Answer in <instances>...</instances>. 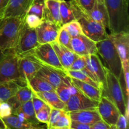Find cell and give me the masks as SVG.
<instances>
[{"instance_id": "12", "label": "cell", "mask_w": 129, "mask_h": 129, "mask_svg": "<svg viewBox=\"0 0 129 129\" xmlns=\"http://www.w3.org/2000/svg\"><path fill=\"white\" fill-rule=\"evenodd\" d=\"M98 102L84 95L78 89L66 103L65 110L68 112L97 108Z\"/></svg>"}, {"instance_id": "1", "label": "cell", "mask_w": 129, "mask_h": 129, "mask_svg": "<svg viewBox=\"0 0 129 129\" xmlns=\"http://www.w3.org/2000/svg\"><path fill=\"white\" fill-rule=\"evenodd\" d=\"M110 34L128 32V0H105Z\"/></svg>"}, {"instance_id": "32", "label": "cell", "mask_w": 129, "mask_h": 129, "mask_svg": "<svg viewBox=\"0 0 129 129\" xmlns=\"http://www.w3.org/2000/svg\"><path fill=\"white\" fill-rule=\"evenodd\" d=\"M65 73L66 74L67 76H68L69 77V78H74V79H78V80L81 81L88 83V84H91V85L94 86V87L100 88V89H102V86H101V85L99 83L93 81L91 78H90L89 76H88L86 74H84V73H83V71H74L68 69V70L65 71Z\"/></svg>"}, {"instance_id": "29", "label": "cell", "mask_w": 129, "mask_h": 129, "mask_svg": "<svg viewBox=\"0 0 129 129\" xmlns=\"http://www.w3.org/2000/svg\"><path fill=\"white\" fill-rule=\"evenodd\" d=\"M20 86L17 81H15L0 83V100L7 102L15 95Z\"/></svg>"}, {"instance_id": "23", "label": "cell", "mask_w": 129, "mask_h": 129, "mask_svg": "<svg viewBox=\"0 0 129 129\" xmlns=\"http://www.w3.org/2000/svg\"><path fill=\"white\" fill-rule=\"evenodd\" d=\"M31 97L32 90L28 84H26L20 86L15 95L10 98L6 102L12 108L13 113V112L18 108L21 104L31 100Z\"/></svg>"}, {"instance_id": "11", "label": "cell", "mask_w": 129, "mask_h": 129, "mask_svg": "<svg viewBox=\"0 0 129 129\" xmlns=\"http://www.w3.org/2000/svg\"><path fill=\"white\" fill-rule=\"evenodd\" d=\"M97 110L102 120L110 126L115 125L118 117L121 115L115 105L103 96H102L98 102Z\"/></svg>"}, {"instance_id": "49", "label": "cell", "mask_w": 129, "mask_h": 129, "mask_svg": "<svg viewBox=\"0 0 129 129\" xmlns=\"http://www.w3.org/2000/svg\"><path fill=\"white\" fill-rule=\"evenodd\" d=\"M5 18H4V16H1L0 17V32H1V28H2L3 26L4 22H5Z\"/></svg>"}, {"instance_id": "9", "label": "cell", "mask_w": 129, "mask_h": 129, "mask_svg": "<svg viewBox=\"0 0 129 129\" xmlns=\"http://www.w3.org/2000/svg\"><path fill=\"white\" fill-rule=\"evenodd\" d=\"M39 45L36 29L25 23L15 52L18 55L31 52Z\"/></svg>"}, {"instance_id": "20", "label": "cell", "mask_w": 129, "mask_h": 129, "mask_svg": "<svg viewBox=\"0 0 129 129\" xmlns=\"http://www.w3.org/2000/svg\"><path fill=\"white\" fill-rule=\"evenodd\" d=\"M69 113L71 120L90 125L102 120L97 108L76 111Z\"/></svg>"}, {"instance_id": "21", "label": "cell", "mask_w": 129, "mask_h": 129, "mask_svg": "<svg viewBox=\"0 0 129 129\" xmlns=\"http://www.w3.org/2000/svg\"><path fill=\"white\" fill-rule=\"evenodd\" d=\"M59 8L60 2L55 0H45L42 20L51 21L59 26H62Z\"/></svg>"}, {"instance_id": "2", "label": "cell", "mask_w": 129, "mask_h": 129, "mask_svg": "<svg viewBox=\"0 0 129 129\" xmlns=\"http://www.w3.org/2000/svg\"><path fill=\"white\" fill-rule=\"evenodd\" d=\"M69 2L73 9L75 20L80 24L83 34L84 35L95 42L108 37L107 28L103 25L92 19L77 1L70 0Z\"/></svg>"}, {"instance_id": "35", "label": "cell", "mask_w": 129, "mask_h": 129, "mask_svg": "<svg viewBox=\"0 0 129 129\" xmlns=\"http://www.w3.org/2000/svg\"><path fill=\"white\" fill-rule=\"evenodd\" d=\"M71 37L69 35L68 31L64 27L61 26L59 29L57 41L60 44L62 45L63 46L71 50Z\"/></svg>"}, {"instance_id": "37", "label": "cell", "mask_w": 129, "mask_h": 129, "mask_svg": "<svg viewBox=\"0 0 129 129\" xmlns=\"http://www.w3.org/2000/svg\"><path fill=\"white\" fill-rule=\"evenodd\" d=\"M25 24L30 28H36L40 24L42 20L34 15H26L25 17Z\"/></svg>"}, {"instance_id": "51", "label": "cell", "mask_w": 129, "mask_h": 129, "mask_svg": "<svg viewBox=\"0 0 129 129\" xmlns=\"http://www.w3.org/2000/svg\"><path fill=\"white\" fill-rule=\"evenodd\" d=\"M47 129H73L72 128H47Z\"/></svg>"}, {"instance_id": "50", "label": "cell", "mask_w": 129, "mask_h": 129, "mask_svg": "<svg viewBox=\"0 0 129 129\" xmlns=\"http://www.w3.org/2000/svg\"><path fill=\"white\" fill-rule=\"evenodd\" d=\"M110 129H117V128L115 125H112L110 126Z\"/></svg>"}, {"instance_id": "30", "label": "cell", "mask_w": 129, "mask_h": 129, "mask_svg": "<svg viewBox=\"0 0 129 129\" xmlns=\"http://www.w3.org/2000/svg\"><path fill=\"white\" fill-rule=\"evenodd\" d=\"M31 90L35 93L44 91H55V88L43 78L36 75L33 77L28 83Z\"/></svg>"}, {"instance_id": "44", "label": "cell", "mask_w": 129, "mask_h": 129, "mask_svg": "<svg viewBox=\"0 0 129 129\" xmlns=\"http://www.w3.org/2000/svg\"><path fill=\"white\" fill-rule=\"evenodd\" d=\"M71 128L73 129H91V125L71 120Z\"/></svg>"}, {"instance_id": "17", "label": "cell", "mask_w": 129, "mask_h": 129, "mask_svg": "<svg viewBox=\"0 0 129 129\" xmlns=\"http://www.w3.org/2000/svg\"><path fill=\"white\" fill-rule=\"evenodd\" d=\"M71 123L69 112L64 110L51 108L47 128H68L71 127Z\"/></svg>"}, {"instance_id": "43", "label": "cell", "mask_w": 129, "mask_h": 129, "mask_svg": "<svg viewBox=\"0 0 129 129\" xmlns=\"http://www.w3.org/2000/svg\"><path fill=\"white\" fill-rule=\"evenodd\" d=\"M110 126L102 120L91 125V129H110Z\"/></svg>"}, {"instance_id": "46", "label": "cell", "mask_w": 129, "mask_h": 129, "mask_svg": "<svg viewBox=\"0 0 129 129\" xmlns=\"http://www.w3.org/2000/svg\"><path fill=\"white\" fill-rule=\"evenodd\" d=\"M7 53L8 52H6L3 51V50L0 48V62H1L4 58H5V57L6 56Z\"/></svg>"}, {"instance_id": "40", "label": "cell", "mask_w": 129, "mask_h": 129, "mask_svg": "<svg viewBox=\"0 0 129 129\" xmlns=\"http://www.w3.org/2000/svg\"><path fill=\"white\" fill-rule=\"evenodd\" d=\"M12 114V108L6 102H3L0 107V117L1 118Z\"/></svg>"}, {"instance_id": "18", "label": "cell", "mask_w": 129, "mask_h": 129, "mask_svg": "<svg viewBox=\"0 0 129 129\" xmlns=\"http://www.w3.org/2000/svg\"><path fill=\"white\" fill-rule=\"evenodd\" d=\"M50 44L55 50L61 65L65 71L68 70L73 62L78 57L79 55L76 54L71 49L59 44L57 40Z\"/></svg>"}, {"instance_id": "22", "label": "cell", "mask_w": 129, "mask_h": 129, "mask_svg": "<svg viewBox=\"0 0 129 129\" xmlns=\"http://www.w3.org/2000/svg\"><path fill=\"white\" fill-rule=\"evenodd\" d=\"M88 14L92 19L108 28V18L105 0H95L91 10Z\"/></svg>"}, {"instance_id": "6", "label": "cell", "mask_w": 129, "mask_h": 129, "mask_svg": "<svg viewBox=\"0 0 129 129\" xmlns=\"http://www.w3.org/2000/svg\"><path fill=\"white\" fill-rule=\"evenodd\" d=\"M43 64L37 59L32 52L18 55V71L20 84H28L30 79L35 76Z\"/></svg>"}, {"instance_id": "3", "label": "cell", "mask_w": 129, "mask_h": 129, "mask_svg": "<svg viewBox=\"0 0 129 129\" xmlns=\"http://www.w3.org/2000/svg\"><path fill=\"white\" fill-rule=\"evenodd\" d=\"M25 23V17L5 18L0 32V48L3 51L15 52Z\"/></svg>"}, {"instance_id": "4", "label": "cell", "mask_w": 129, "mask_h": 129, "mask_svg": "<svg viewBox=\"0 0 129 129\" xmlns=\"http://www.w3.org/2000/svg\"><path fill=\"white\" fill-rule=\"evenodd\" d=\"M96 47L98 54L105 63L104 66L118 79L122 71V62L114 45L108 37L101 41L97 42Z\"/></svg>"}, {"instance_id": "39", "label": "cell", "mask_w": 129, "mask_h": 129, "mask_svg": "<svg viewBox=\"0 0 129 129\" xmlns=\"http://www.w3.org/2000/svg\"><path fill=\"white\" fill-rule=\"evenodd\" d=\"M86 66V62L84 57L78 56V57L74 60L69 68V70L81 71L84 69Z\"/></svg>"}, {"instance_id": "24", "label": "cell", "mask_w": 129, "mask_h": 129, "mask_svg": "<svg viewBox=\"0 0 129 129\" xmlns=\"http://www.w3.org/2000/svg\"><path fill=\"white\" fill-rule=\"evenodd\" d=\"M12 113L17 115L20 118L26 120L31 124L40 125V123L36 118V113L31 100L21 104L18 108L14 110Z\"/></svg>"}, {"instance_id": "28", "label": "cell", "mask_w": 129, "mask_h": 129, "mask_svg": "<svg viewBox=\"0 0 129 129\" xmlns=\"http://www.w3.org/2000/svg\"><path fill=\"white\" fill-rule=\"evenodd\" d=\"M2 119L6 125V129H30L31 126L34 125L26 120L20 118L13 113Z\"/></svg>"}, {"instance_id": "36", "label": "cell", "mask_w": 129, "mask_h": 129, "mask_svg": "<svg viewBox=\"0 0 129 129\" xmlns=\"http://www.w3.org/2000/svg\"><path fill=\"white\" fill-rule=\"evenodd\" d=\"M51 107L47 105L45 107L40 110L36 113V118L40 123H45L47 125L50 118Z\"/></svg>"}, {"instance_id": "19", "label": "cell", "mask_w": 129, "mask_h": 129, "mask_svg": "<svg viewBox=\"0 0 129 129\" xmlns=\"http://www.w3.org/2000/svg\"><path fill=\"white\" fill-rule=\"evenodd\" d=\"M37 75L49 82L55 90V88L60 84L66 74L64 71L43 65Z\"/></svg>"}, {"instance_id": "34", "label": "cell", "mask_w": 129, "mask_h": 129, "mask_svg": "<svg viewBox=\"0 0 129 129\" xmlns=\"http://www.w3.org/2000/svg\"><path fill=\"white\" fill-rule=\"evenodd\" d=\"M62 26L64 27L68 31L71 38L76 37L83 34L81 26L79 22L76 20H73L65 25H63Z\"/></svg>"}, {"instance_id": "52", "label": "cell", "mask_w": 129, "mask_h": 129, "mask_svg": "<svg viewBox=\"0 0 129 129\" xmlns=\"http://www.w3.org/2000/svg\"><path fill=\"white\" fill-rule=\"evenodd\" d=\"M55 1H59V2H62V1H64L65 0H55Z\"/></svg>"}, {"instance_id": "25", "label": "cell", "mask_w": 129, "mask_h": 129, "mask_svg": "<svg viewBox=\"0 0 129 129\" xmlns=\"http://www.w3.org/2000/svg\"><path fill=\"white\" fill-rule=\"evenodd\" d=\"M72 84L82 93L89 98L99 102L102 96V91L100 88L94 87L91 84L81 81L78 79L70 78Z\"/></svg>"}, {"instance_id": "31", "label": "cell", "mask_w": 129, "mask_h": 129, "mask_svg": "<svg viewBox=\"0 0 129 129\" xmlns=\"http://www.w3.org/2000/svg\"><path fill=\"white\" fill-rule=\"evenodd\" d=\"M60 15L62 25H65L68 23L75 20L73 9L69 1L60 2Z\"/></svg>"}, {"instance_id": "14", "label": "cell", "mask_w": 129, "mask_h": 129, "mask_svg": "<svg viewBox=\"0 0 129 129\" xmlns=\"http://www.w3.org/2000/svg\"><path fill=\"white\" fill-rule=\"evenodd\" d=\"M60 27L51 21L42 20L35 28L39 44H44L56 41Z\"/></svg>"}, {"instance_id": "38", "label": "cell", "mask_w": 129, "mask_h": 129, "mask_svg": "<svg viewBox=\"0 0 129 129\" xmlns=\"http://www.w3.org/2000/svg\"><path fill=\"white\" fill-rule=\"evenodd\" d=\"M31 102H32L34 108L35 110V113L39 112L41 109H42L44 107L47 105V103H45L42 100L39 98L36 93L32 91V97H31Z\"/></svg>"}, {"instance_id": "8", "label": "cell", "mask_w": 129, "mask_h": 129, "mask_svg": "<svg viewBox=\"0 0 129 129\" xmlns=\"http://www.w3.org/2000/svg\"><path fill=\"white\" fill-rule=\"evenodd\" d=\"M32 53L43 65L65 72L50 43L39 44Z\"/></svg>"}, {"instance_id": "26", "label": "cell", "mask_w": 129, "mask_h": 129, "mask_svg": "<svg viewBox=\"0 0 129 129\" xmlns=\"http://www.w3.org/2000/svg\"><path fill=\"white\" fill-rule=\"evenodd\" d=\"M78 91V89L72 84L71 79L66 76L60 84L55 88V92L62 102L66 103L70 97Z\"/></svg>"}, {"instance_id": "47", "label": "cell", "mask_w": 129, "mask_h": 129, "mask_svg": "<svg viewBox=\"0 0 129 129\" xmlns=\"http://www.w3.org/2000/svg\"><path fill=\"white\" fill-rule=\"evenodd\" d=\"M30 129H45L44 127L41 126L40 125H34L31 127Z\"/></svg>"}, {"instance_id": "45", "label": "cell", "mask_w": 129, "mask_h": 129, "mask_svg": "<svg viewBox=\"0 0 129 129\" xmlns=\"http://www.w3.org/2000/svg\"><path fill=\"white\" fill-rule=\"evenodd\" d=\"M9 0H0V17L3 16L4 11L7 6Z\"/></svg>"}, {"instance_id": "33", "label": "cell", "mask_w": 129, "mask_h": 129, "mask_svg": "<svg viewBox=\"0 0 129 129\" xmlns=\"http://www.w3.org/2000/svg\"><path fill=\"white\" fill-rule=\"evenodd\" d=\"M45 0H34L26 15H34L42 20Z\"/></svg>"}, {"instance_id": "42", "label": "cell", "mask_w": 129, "mask_h": 129, "mask_svg": "<svg viewBox=\"0 0 129 129\" xmlns=\"http://www.w3.org/2000/svg\"><path fill=\"white\" fill-rule=\"evenodd\" d=\"M128 120L126 118V117L123 115H120L118 117L115 126L117 129H128Z\"/></svg>"}, {"instance_id": "54", "label": "cell", "mask_w": 129, "mask_h": 129, "mask_svg": "<svg viewBox=\"0 0 129 129\" xmlns=\"http://www.w3.org/2000/svg\"><path fill=\"white\" fill-rule=\"evenodd\" d=\"M74 1H77V2H78V0H74Z\"/></svg>"}, {"instance_id": "10", "label": "cell", "mask_w": 129, "mask_h": 129, "mask_svg": "<svg viewBox=\"0 0 129 129\" xmlns=\"http://www.w3.org/2000/svg\"><path fill=\"white\" fill-rule=\"evenodd\" d=\"M84 57L86 62V67L100 84L103 91L107 88V69L102 64L98 54H91Z\"/></svg>"}, {"instance_id": "16", "label": "cell", "mask_w": 129, "mask_h": 129, "mask_svg": "<svg viewBox=\"0 0 129 129\" xmlns=\"http://www.w3.org/2000/svg\"><path fill=\"white\" fill-rule=\"evenodd\" d=\"M34 0H9L4 11V18L25 17Z\"/></svg>"}, {"instance_id": "41", "label": "cell", "mask_w": 129, "mask_h": 129, "mask_svg": "<svg viewBox=\"0 0 129 129\" xmlns=\"http://www.w3.org/2000/svg\"><path fill=\"white\" fill-rule=\"evenodd\" d=\"M95 0H78V3L81 7L88 13L91 10Z\"/></svg>"}, {"instance_id": "48", "label": "cell", "mask_w": 129, "mask_h": 129, "mask_svg": "<svg viewBox=\"0 0 129 129\" xmlns=\"http://www.w3.org/2000/svg\"><path fill=\"white\" fill-rule=\"evenodd\" d=\"M0 129H6V125L5 124L3 120L1 117H0Z\"/></svg>"}, {"instance_id": "15", "label": "cell", "mask_w": 129, "mask_h": 129, "mask_svg": "<svg viewBox=\"0 0 129 129\" xmlns=\"http://www.w3.org/2000/svg\"><path fill=\"white\" fill-rule=\"evenodd\" d=\"M108 38L114 45L122 63L128 61L129 55V32H121L110 34Z\"/></svg>"}, {"instance_id": "13", "label": "cell", "mask_w": 129, "mask_h": 129, "mask_svg": "<svg viewBox=\"0 0 129 129\" xmlns=\"http://www.w3.org/2000/svg\"><path fill=\"white\" fill-rule=\"evenodd\" d=\"M71 50L79 56L84 57L91 54H98L96 42L82 34L71 39Z\"/></svg>"}, {"instance_id": "5", "label": "cell", "mask_w": 129, "mask_h": 129, "mask_svg": "<svg viewBox=\"0 0 129 129\" xmlns=\"http://www.w3.org/2000/svg\"><path fill=\"white\" fill-rule=\"evenodd\" d=\"M102 96L107 97L128 120V104L126 103L119 79L109 71L107 72V88L102 91Z\"/></svg>"}, {"instance_id": "27", "label": "cell", "mask_w": 129, "mask_h": 129, "mask_svg": "<svg viewBox=\"0 0 129 129\" xmlns=\"http://www.w3.org/2000/svg\"><path fill=\"white\" fill-rule=\"evenodd\" d=\"M37 95L41 98L45 103L51 108L56 109L65 110L66 104L58 96L55 91H44L35 93Z\"/></svg>"}, {"instance_id": "53", "label": "cell", "mask_w": 129, "mask_h": 129, "mask_svg": "<svg viewBox=\"0 0 129 129\" xmlns=\"http://www.w3.org/2000/svg\"><path fill=\"white\" fill-rule=\"evenodd\" d=\"M2 101H1L0 100V107H1V103H2Z\"/></svg>"}, {"instance_id": "7", "label": "cell", "mask_w": 129, "mask_h": 129, "mask_svg": "<svg viewBox=\"0 0 129 129\" xmlns=\"http://www.w3.org/2000/svg\"><path fill=\"white\" fill-rule=\"evenodd\" d=\"M11 81H17L20 84L18 55L15 52H8L0 62V83Z\"/></svg>"}]
</instances>
